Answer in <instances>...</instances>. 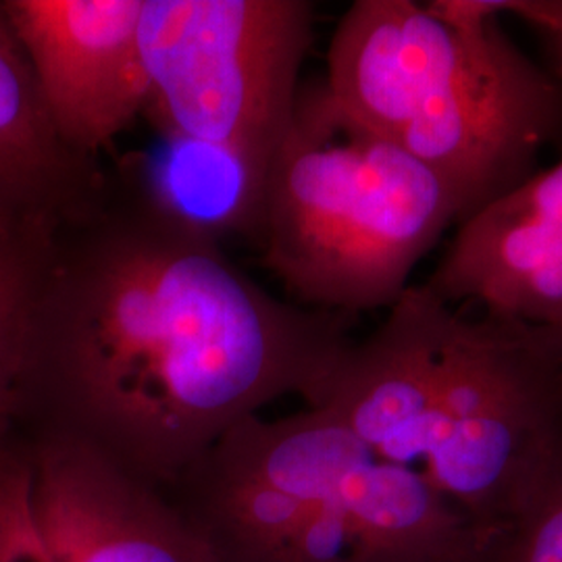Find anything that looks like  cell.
I'll return each mask as SVG.
<instances>
[{"label": "cell", "instance_id": "1", "mask_svg": "<svg viewBox=\"0 0 562 562\" xmlns=\"http://www.w3.org/2000/svg\"><path fill=\"white\" fill-rule=\"evenodd\" d=\"M355 322L271 294L127 159L48 246L18 434L80 443L165 494L267 404L322 406Z\"/></svg>", "mask_w": 562, "mask_h": 562}, {"label": "cell", "instance_id": "2", "mask_svg": "<svg viewBox=\"0 0 562 562\" xmlns=\"http://www.w3.org/2000/svg\"><path fill=\"white\" fill-rule=\"evenodd\" d=\"M498 15L477 0H357L327 50L334 97L450 188L459 223L562 144V76L529 59Z\"/></svg>", "mask_w": 562, "mask_h": 562}, {"label": "cell", "instance_id": "3", "mask_svg": "<svg viewBox=\"0 0 562 562\" xmlns=\"http://www.w3.org/2000/svg\"><path fill=\"white\" fill-rule=\"evenodd\" d=\"M452 223L457 201L429 167L352 117L325 76L301 81L255 240L292 302L390 308Z\"/></svg>", "mask_w": 562, "mask_h": 562}, {"label": "cell", "instance_id": "4", "mask_svg": "<svg viewBox=\"0 0 562 562\" xmlns=\"http://www.w3.org/2000/svg\"><path fill=\"white\" fill-rule=\"evenodd\" d=\"M313 30L306 0H144L146 109L167 136L238 157L265 192Z\"/></svg>", "mask_w": 562, "mask_h": 562}, {"label": "cell", "instance_id": "5", "mask_svg": "<svg viewBox=\"0 0 562 562\" xmlns=\"http://www.w3.org/2000/svg\"><path fill=\"white\" fill-rule=\"evenodd\" d=\"M562 431V357L538 327L490 313L450 341L417 473L471 529L504 521Z\"/></svg>", "mask_w": 562, "mask_h": 562}, {"label": "cell", "instance_id": "6", "mask_svg": "<svg viewBox=\"0 0 562 562\" xmlns=\"http://www.w3.org/2000/svg\"><path fill=\"white\" fill-rule=\"evenodd\" d=\"M167 496L215 562H438L459 538L440 494L380 457L331 496L283 492L201 459Z\"/></svg>", "mask_w": 562, "mask_h": 562}, {"label": "cell", "instance_id": "7", "mask_svg": "<svg viewBox=\"0 0 562 562\" xmlns=\"http://www.w3.org/2000/svg\"><path fill=\"white\" fill-rule=\"evenodd\" d=\"M144 0H0L60 138L101 159L146 111Z\"/></svg>", "mask_w": 562, "mask_h": 562}, {"label": "cell", "instance_id": "8", "mask_svg": "<svg viewBox=\"0 0 562 562\" xmlns=\"http://www.w3.org/2000/svg\"><path fill=\"white\" fill-rule=\"evenodd\" d=\"M27 443L34 508L57 562H215L159 490L80 443L59 438Z\"/></svg>", "mask_w": 562, "mask_h": 562}, {"label": "cell", "instance_id": "9", "mask_svg": "<svg viewBox=\"0 0 562 562\" xmlns=\"http://www.w3.org/2000/svg\"><path fill=\"white\" fill-rule=\"evenodd\" d=\"M425 288L450 306L562 325V159L459 223Z\"/></svg>", "mask_w": 562, "mask_h": 562}, {"label": "cell", "instance_id": "10", "mask_svg": "<svg viewBox=\"0 0 562 562\" xmlns=\"http://www.w3.org/2000/svg\"><path fill=\"white\" fill-rule=\"evenodd\" d=\"M106 167L60 138L0 7V236L50 241L101 201Z\"/></svg>", "mask_w": 562, "mask_h": 562}, {"label": "cell", "instance_id": "11", "mask_svg": "<svg viewBox=\"0 0 562 562\" xmlns=\"http://www.w3.org/2000/svg\"><path fill=\"white\" fill-rule=\"evenodd\" d=\"M50 241L0 236V443L18 434L25 341Z\"/></svg>", "mask_w": 562, "mask_h": 562}, {"label": "cell", "instance_id": "12", "mask_svg": "<svg viewBox=\"0 0 562 562\" xmlns=\"http://www.w3.org/2000/svg\"><path fill=\"white\" fill-rule=\"evenodd\" d=\"M469 562H562V431L513 515L475 533Z\"/></svg>", "mask_w": 562, "mask_h": 562}, {"label": "cell", "instance_id": "13", "mask_svg": "<svg viewBox=\"0 0 562 562\" xmlns=\"http://www.w3.org/2000/svg\"><path fill=\"white\" fill-rule=\"evenodd\" d=\"M0 562H57L32 498V448L20 434L0 443Z\"/></svg>", "mask_w": 562, "mask_h": 562}, {"label": "cell", "instance_id": "14", "mask_svg": "<svg viewBox=\"0 0 562 562\" xmlns=\"http://www.w3.org/2000/svg\"><path fill=\"white\" fill-rule=\"evenodd\" d=\"M503 13H515L522 20L531 21L533 25L542 27L552 38L561 42L562 46V2H527V0H513L501 2Z\"/></svg>", "mask_w": 562, "mask_h": 562}, {"label": "cell", "instance_id": "15", "mask_svg": "<svg viewBox=\"0 0 562 562\" xmlns=\"http://www.w3.org/2000/svg\"><path fill=\"white\" fill-rule=\"evenodd\" d=\"M533 327H536V325H533ZM538 331H540L543 341H546L557 355H561L562 357V325H557V327H538Z\"/></svg>", "mask_w": 562, "mask_h": 562}, {"label": "cell", "instance_id": "16", "mask_svg": "<svg viewBox=\"0 0 562 562\" xmlns=\"http://www.w3.org/2000/svg\"><path fill=\"white\" fill-rule=\"evenodd\" d=\"M471 552V550H469ZM469 552L467 554H461V557H457V559H448V561L442 562H469Z\"/></svg>", "mask_w": 562, "mask_h": 562}]
</instances>
